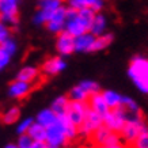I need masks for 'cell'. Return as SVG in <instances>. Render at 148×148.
<instances>
[{
  "label": "cell",
  "instance_id": "1",
  "mask_svg": "<svg viewBox=\"0 0 148 148\" xmlns=\"http://www.w3.org/2000/svg\"><path fill=\"white\" fill-rule=\"evenodd\" d=\"M95 14L90 8H68L67 7V16H65V26L64 32L71 34L72 37H77L83 33L90 32L91 22L94 19Z\"/></svg>",
  "mask_w": 148,
  "mask_h": 148
},
{
  "label": "cell",
  "instance_id": "2",
  "mask_svg": "<svg viewBox=\"0 0 148 148\" xmlns=\"http://www.w3.org/2000/svg\"><path fill=\"white\" fill-rule=\"evenodd\" d=\"M128 75L137 90L148 94V58L143 56H136L128 68Z\"/></svg>",
  "mask_w": 148,
  "mask_h": 148
},
{
  "label": "cell",
  "instance_id": "3",
  "mask_svg": "<svg viewBox=\"0 0 148 148\" xmlns=\"http://www.w3.org/2000/svg\"><path fill=\"white\" fill-rule=\"evenodd\" d=\"M147 126L148 125H147V122H145V120H144L143 114L139 113V114H135V116L129 117V118L126 120L125 125H124V128L121 129V132H120L118 135L124 140V143L130 145V144L135 141L136 137H137Z\"/></svg>",
  "mask_w": 148,
  "mask_h": 148
},
{
  "label": "cell",
  "instance_id": "4",
  "mask_svg": "<svg viewBox=\"0 0 148 148\" xmlns=\"http://www.w3.org/2000/svg\"><path fill=\"white\" fill-rule=\"evenodd\" d=\"M88 139H90V141L92 143V145H94L95 148L97 147L109 148V147L116 145V144H118V143H121V140H120L121 137H120V135L116 133V132H113V130H110L105 125L99 126L98 129L95 130Z\"/></svg>",
  "mask_w": 148,
  "mask_h": 148
},
{
  "label": "cell",
  "instance_id": "5",
  "mask_svg": "<svg viewBox=\"0 0 148 148\" xmlns=\"http://www.w3.org/2000/svg\"><path fill=\"white\" fill-rule=\"evenodd\" d=\"M19 16V0H0V22L15 26Z\"/></svg>",
  "mask_w": 148,
  "mask_h": 148
},
{
  "label": "cell",
  "instance_id": "6",
  "mask_svg": "<svg viewBox=\"0 0 148 148\" xmlns=\"http://www.w3.org/2000/svg\"><path fill=\"white\" fill-rule=\"evenodd\" d=\"M126 112L122 108H117V109H110L105 116H103V125L109 128L110 130L120 133L121 129L124 128L126 122Z\"/></svg>",
  "mask_w": 148,
  "mask_h": 148
},
{
  "label": "cell",
  "instance_id": "7",
  "mask_svg": "<svg viewBox=\"0 0 148 148\" xmlns=\"http://www.w3.org/2000/svg\"><path fill=\"white\" fill-rule=\"evenodd\" d=\"M45 141L48 145L57 147V148H64L69 144V140L67 139V135H65L63 126H61L60 121H58V117H57V121L54 122L53 125L49 126V128H46Z\"/></svg>",
  "mask_w": 148,
  "mask_h": 148
},
{
  "label": "cell",
  "instance_id": "8",
  "mask_svg": "<svg viewBox=\"0 0 148 148\" xmlns=\"http://www.w3.org/2000/svg\"><path fill=\"white\" fill-rule=\"evenodd\" d=\"M102 125H103V117L88 108L84 120L79 126V135L84 136V137H90L95 130Z\"/></svg>",
  "mask_w": 148,
  "mask_h": 148
},
{
  "label": "cell",
  "instance_id": "9",
  "mask_svg": "<svg viewBox=\"0 0 148 148\" xmlns=\"http://www.w3.org/2000/svg\"><path fill=\"white\" fill-rule=\"evenodd\" d=\"M87 110H88V105L87 102H77V101H69L68 103L67 112L64 116L67 117L68 120L73 124L75 126H79L84 120L86 114H87Z\"/></svg>",
  "mask_w": 148,
  "mask_h": 148
},
{
  "label": "cell",
  "instance_id": "10",
  "mask_svg": "<svg viewBox=\"0 0 148 148\" xmlns=\"http://www.w3.org/2000/svg\"><path fill=\"white\" fill-rule=\"evenodd\" d=\"M65 16H67V7L61 5L60 8L54 10L53 12L50 14L48 22L45 23L48 30L54 34L64 32V26H65Z\"/></svg>",
  "mask_w": 148,
  "mask_h": 148
},
{
  "label": "cell",
  "instance_id": "11",
  "mask_svg": "<svg viewBox=\"0 0 148 148\" xmlns=\"http://www.w3.org/2000/svg\"><path fill=\"white\" fill-rule=\"evenodd\" d=\"M65 67H67V63L64 61V58L58 57V56H54V57H50L44 61L40 71H41V75L54 76V75L60 73L61 71H64Z\"/></svg>",
  "mask_w": 148,
  "mask_h": 148
},
{
  "label": "cell",
  "instance_id": "12",
  "mask_svg": "<svg viewBox=\"0 0 148 148\" xmlns=\"http://www.w3.org/2000/svg\"><path fill=\"white\" fill-rule=\"evenodd\" d=\"M56 49L60 56H69L75 52V37L68 34L67 32H61L57 34Z\"/></svg>",
  "mask_w": 148,
  "mask_h": 148
},
{
  "label": "cell",
  "instance_id": "13",
  "mask_svg": "<svg viewBox=\"0 0 148 148\" xmlns=\"http://www.w3.org/2000/svg\"><path fill=\"white\" fill-rule=\"evenodd\" d=\"M34 88V86L30 84V83H26V82L22 80H14L8 87V95L14 99H23L26 98L27 95L30 94Z\"/></svg>",
  "mask_w": 148,
  "mask_h": 148
},
{
  "label": "cell",
  "instance_id": "14",
  "mask_svg": "<svg viewBox=\"0 0 148 148\" xmlns=\"http://www.w3.org/2000/svg\"><path fill=\"white\" fill-rule=\"evenodd\" d=\"M67 3L68 8H90L94 12H99L105 5V0H64Z\"/></svg>",
  "mask_w": 148,
  "mask_h": 148
},
{
  "label": "cell",
  "instance_id": "15",
  "mask_svg": "<svg viewBox=\"0 0 148 148\" xmlns=\"http://www.w3.org/2000/svg\"><path fill=\"white\" fill-rule=\"evenodd\" d=\"M95 36H92L90 32L83 33L80 36L75 37V52H92V45H94Z\"/></svg>",
  "mask_w": 148,
  "mask_h": 148
},
{
  "label": "cell",
  "instance_id": "16",
  "mask_svg": "<svg viewBox=\"0 0 148 148\" xmlns=\"http://www.w3.org/2000/svg\"><path fill=\"white\" fill-rule=\"evenodd\" d=\"M87 105H88V108H90L91 110L97 112L102 117L110 110V109L108 108V105H106V102H105V99H103L101 92H97V94L91 95L90 98H88V101H87Z\"/></svg>",
  "mask_w": 148,
  "mask_h": 148
},
{
  "label": "cell",
  "instance_id": "17",
  "mask_svg": "<svg viewBox=\"0 0 148 148\" xmlns=\"http://www.w3.org/2000/svg\"><path fill=\"white\" fill-rule=\"evenodd\" d=\"M41 77V71L36 67H23L21 71L18 72L16 75V79L22 82H26V83H30V84H34L38 79Z\"/></svg>",
  "mask_w": 148,
  "mask_h": 148
},
{
  "label": "cell",
  "instance_id": "18",
  "mask_svg": "<svg viewBox=\"0 0 148 148\" xmlns=\"http://www.w3.org/2000/svg\"><path fill=\"white\" fill-rule=\"evenodd\" d=\"M106 26H108V21H106V16L101 12H97L95 14L94 19L91 22V26H90V33L92 36L98 37L101 34L105 33L106 30Z\"/></svg>",
  "mask_w": 148,
  "mask_h": 148
},
{
  "label": "cell",
  "instance_id": "19",
  "mask_svg": "<svg viewBox=\"0 0 148 148\" xmlns=\"http://www.w3.org/2000/svg\"><path fill=\"white\" fill-rule=\"evenodd\" d=\"M57 114L52 110V109H45V110H41L37 114L36 122H38L40 125H42L44 128H49L57 121Z\"/></svg>",
  "mask_w": 148,
  "mask_h": 148
},
{
  "label": "cell",
  "instance_id": "20",
  "mask_svg": "<svg viewBox=\"0 0 148 148\" xmlns=\"http://www.w3.org/2000/svg\"><path fill=\"white\" fill-rule=\"evenodd\" d=\"M101 94H102L103 99H105V102H106L109 109H117L121 106L122 95H120L118 92H116L113 90H106L103 92H101Z\"/></svg>",
  "mask_w": 148,
  "mask_h": 148
},
{
  "label": "cell",
  "instance_id": "21",
  "mask_svg": "<svg viewBox=\"0 0 148 148\" xmlns=\"http://www.w3.org/2000/svg\"><path fill=\"white\" fill-rule=\"evenodd\" d=\"M19 118H21V109L16 108V106L8 108L4 113H1V116H0L1 122L5 124V125H12V124L19 121Z\"/></svg>",
  "mask_w": 148,
  "mask_h": 148
},
{
  "label": "cell",
  "instance_id": "22",
  "mask_svg": "<svg viewBox=\"0 0 148 148\" xmlns=\"http://www.w3.org/2000/svg\"><path fill=\"white\" fill-rule=\"evenodd\" d=\"M27 135L30 136L34 141H45L46 139V128L40 125L38 122H33L32 126L27 130Z\"/></svg>",
  "mask_w": 148,
  "mask_h": 148
},
{
  "label": "cell",
  "instance_id": "23",
  "mask_svg": "<svg viewBox=\"0 0 148 148\" xmlns=\"http://www.w3.org/2000/svg\"><path fill=\"white\" fill-rule=\"evenodd\" d=\"M68 103H69V98L65 97V95H61V97H58V98L54 99L53 103H52V106H50V109H52L57 116H64L65 112H67Z\"/></svg>",
  "mask_w": 148,
  "mask_h": 148
},
{
  "label": "cell",
  "instance_id": "24",
  "mask_svg": "<svg viewBox=\"0 0 148 148\" xmlns=\"http://www.w3.org/2000/svg\"><path fill=\"white\" fill-rule=\"evenodd\" d=\"M113 41V34H106L103 33L101 36L95 37L94 40V45H92V52H99V50L106 49Z\"/></svg>",
  "mask_w": 148,
  "mask_h": 148
},
{
  "label": "cell",
  "instance_id": "25",
  "mask_svg": "<svg viewBox=\"0 0 148 148\" xmlns=\"http://www.w3.org/2000/svg\"><path fill=\"white\" fill-rule=\"evenodd\" d=\"M63 3L64 0H38V10L52 14L54 10L60 8Z\"/></svg>",
  "mask_w": 148,
  "mask_h": 148
},
{
  "label": "cell",
  "instance_id": "26",
  "mask_svg": "<svg viewBox=\"0 0 148 148\" xmlns=\"http://www.w3.org/2000/svg\"><path fill=\"white\" fill-rule=\"evenodd\" d=\"M67 97L69 98V101H77V102H87L88 98H90V95L87 94L79 84L75 86V87L69 91V94H68Z\"/></svg>",
  "mask_w": 148,
  "mask_h": 148
},
{
  "label": "cell",
  "instance_id": "27",
  "mask_svg": "<svg viewBox=\"0 0 148 148\" xmlns=\"http://www.w3.org/2000/svg\"><path fill=\"white\" fill-rule=\"evenodd\" d=\"M130 148H148V126L130 144Z\"/></svg>",
  "mask_w": 148,
  "mask_h": 148
},
{
  "label": "cell",
  "instance_id": "28",
  "mask_svg": "<svg viewBox=\"0 0 148 148\" xmlns=\"http://www.w3.org/2000/svg\"><path fill=\"white\" fill-rule=\"evenodd\" d=\"M0 48L4 50L7 54H10V56L12 57V54L16 52V42H15V40H14V38L8 37L7 40L3 41V42L0 44Z\"/></svg>",
  "mask_w": 148,
  "mask_h": 148
},
{
  "label": "cell",
  "instance_id": "29",
  "mask_svg": "<svg viewBox=\"0 0 148 148\" xmlns=\"http://www.w3.org/2000/svg\"><path fill=\"white\" fill-rule=\"evenodd\" d=\"M79 86H80L82 88H83L87 94L90 95V97L92 94L101 92V91H99V84H98V83H95V82H92V80H84V82H82Z\"/></svg>",
  "mask_w": 148,
  "mask_h": 148
},
{
  "label": "cell",
  "instance_id": "30",
  "mask_svg": "<svg viewBox=\"0 0 148 148\" xmlns=\"http://www.w3.org/2000/svg\"><path fill=\"white\" fill-rule=\"evenodd\" d=\"M33 122H34L33 118H25V120H22V121L18 124V128H16L18 135H25V133H27V130L32 126Z\"/></svg>",
  "mask_w": 148,
  "mask_h": 148
},
{
  "label": "cell",
  "instance_id": "31",
  "mask_svg": "<svg viewBox=\"0 0 148 148\" xmlns=\"http://www.w3.org/2000/svg\"><path fill=\"white\" fill-rule=\"evenodd\" d=\"M33 141H34V140L27 135V133H25V135H19L16 145H18V148H32Z\"/></svg>",
  "mask_w": 148,
  "mask_h": 148
},
{
  "label": "cell",
  "instance_id": "32",
  "mask_svg": "<svg viewBox=\"0 0 148 148\" xmlns=\"http://www.w3.org/2000/svg\"><path fill=\"white\" fill-rule=\"evenodd\" d=\"M50 14L49 12H45V11H41V10H38L37 11V14L34 15V23L36 25H45L46 22H48V19H49Z\"/></svg>",
  "mask_w": 148,
  "mask_h": 148
},
{
  "label": "cell",
  "instance_id": "33",
  "mask_svg": "<svg viewBox=\"0 0 148 148\" xmlns=\"http://www.w3.org/2000/svg\"><path fill=\"white\" fill-rule=\"evenodd\" d=\"M10 60H11V56L7 54L4 50L0 48V71H1V69H4V68L8 65Z\"/></svg>",
  "mask_w": 148,
  "mask_h": 148
},
{
  "label": "cell",
  "instance_id": "34",
  "mask_svg": "<svg viewBox=\"0 0 148 148\" xmlns=\"http://www.w3.org/2000/svg\"><path fill=\"white\" fill-rule=\"evenodd\" d=\"M10 37V27L5 23L0 22V44Z\"/></svg>",
  "mask_w": 148,
  "mask_h": 148
},
{
  "label": "cell",
  "instance_id": "35",
  "mask_svg": "<svg viewBox=\"0 0 148 148\" xmlns=\"http://www.w3.org/2000/svg\"><path fill=\"white\" fill-rule=\"evenodd\" d=\"M32 148H48L46 141H33Z\"/></svg>",
  "mask_w": 148,
  "mask_h": 148
},
{
  "label": "cell",
  "instance_id": "36",
  "mask_svg": "<svg viewBox=\"0 0 148 148\" xmlns=\"http://www.w3.org/2000/svg\"><path fill=\"white\" fill-rule=\"evenodd\" d=\"M109 148H126L124 144H121V143H118V144H116V145H113V147H109Z\"/></svg>",
  "mask_w": 148,
  "mask_h": 148
},
{
  "label": "cell",
  "instance_id": "37",
  "mask_svg": "<svg viewBox=\"0 0 148 148\" xmlns=\"http://www.w3.org/2000/svg\"><path fill=\"white\" fill-rule=\"evenodd\" d=\"M4 148H18V145H16V144H12V143H11V144H7Z\"/></svg>",
  "mask_w": 148,
  "mask_h": 148
},
{
  "label": "cell",
  "instance_id": "38",
  "mask_svg": "<svg viewBox=\"0 0 148 148\" xmlns=\"http://www.w3.org/2000/svg\"><path fill=\"white\" fill-rule=\"evenodd\" d=\"M83 148H95L94 145H87V147H83Z\"/></svg>",
  "mask_w": 148,
  "mask_h": 148
},
{
  "label": "cell",
  "instance_id": "39",
  "mask_svg": "<svg viewBox=\"0 0 148 148\" xmlns=\"http://www.w3.org/2000/svg\"><path fill=\"white\" fill-rule=\"evenodd\" d=\"M97 148H106V147H97Z\"/></svg>",
  "mask_w": 148,
  "mask_h": 148
}]
</instances>
